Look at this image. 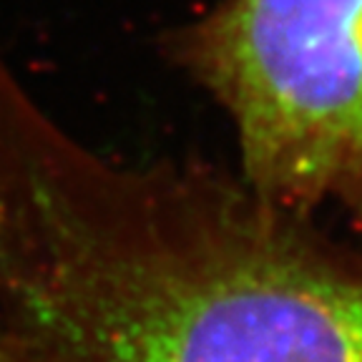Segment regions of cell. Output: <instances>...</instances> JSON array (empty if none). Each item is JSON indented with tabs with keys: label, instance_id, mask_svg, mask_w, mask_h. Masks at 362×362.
<instances>
[{
	"label": "cell",
	"instance_id": "cell-1",
	"mask_svg": "<svg viewBox=\"0 0 362 362\" xmlns=\"http://www.w3.org/2000/svg\"><path fill=\"white\" fill-rule=\"evenodd\" d=\"M13 362H362V247L242 179L98 156L0 56Z\"/></svg>",
	"mask_w": 362,
	"mask_h": 362
},
{
	"label": "cell",
	"instance_id": "cell-2",
	"mask_svg": "<svg viewBox=\"0 0 362 362\" xmlns=\"http://www.w3.org/2000/svg\"><path fill=\"white\" fill-rule=\"evenodd\" d=\"M174 45L232 119L244 184L362 239V0H221Z\"/></svg>",
	"mask_w": 362,
	"mask_h": 362
},
{
	"label": "cell",
	"instance_id": "cell-3",
	"mask_svg": "<svg viewBox=\"0 0 362 362\" xmlns=\"http://www.w3.org/2000/svg\"><path fill=\"white\" fill-rule=\"evenodd\" d=\"M0 362H13V352H11V347H8L3 329H0Z\"/></svg>",
	"mask_w": 362,
	"mask_h": 362
}]
</instances>
